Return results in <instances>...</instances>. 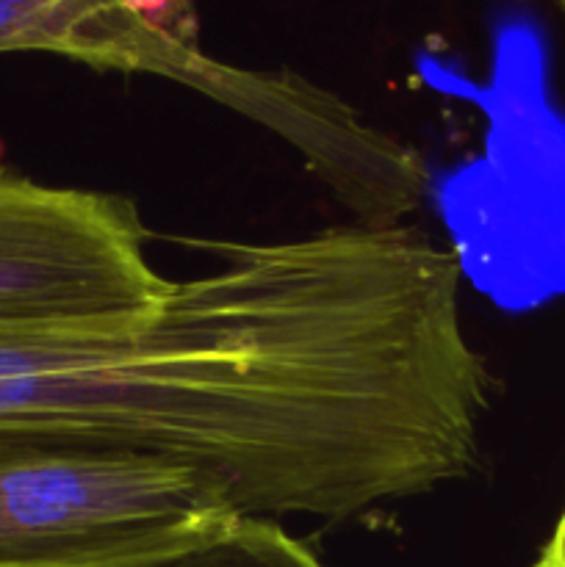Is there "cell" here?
I'll return each instance as SVG.
<instances>
[{"label": "cell", "instance_id": "8992f818", "mask_svg": "<svg viewBox=\"0 0 565 567\" xmlns=\"http://www.w3.org/2000/svg\"><path fill=\"white\" fill-rule=\"evenodd\" d=\"M535 567H565V509H563V515H559V520H557V526H554L548 543L543 546Z\"/></svg>", "mask_w": 565, "mask_h": 567}, {"label": "cell", "instance_id": "52a82bcc", "mask_svg": "<svg viewBox=\"0 0 565 567\" xmlns=\"http://www.w3.org/2000/svg\"><path fill=\"white\" fill-rule=\"evenodd\" d=\"M554 3H557L559 11H563V14H565V0H554Z\"/></svg>", "mask_w": 565, "mask_h": 567}, {"label": "cell", "instance_id": "ba28073f", "mask_svg": "<svg viewBox=\"0 0 565 567\" xmlns=\"http://www.w3.org/2000/svg\"><path fill=\"white\" fill-rule=\"evenodd\" d=\"M0 161H3V153H0ZM0 175H3V169H0Z\"/></svg>", "mask_w": 565, "mask_h": 567}, {"label": "cell", "instance_id": "5b68a950", "mask_svg": "<svg viewBox=\"0 0 565 567\" xmlns=\"http://www.w3.org/2000/svg\"><path fill=\"white\" fill-rule=\"evenodd\" d=\"M127 3L150 28L188 48H199V20L194 0H127Z\"/></svg>", "mask_w": 565, "mask_h": 567}, {"label": "cell", "instance_id": "3957f363", "mask_svg": "<svg viewBox=\"0 0 565 567\" xmlns=\"http://www.w3.org/2000/svg\"><path fill=\"white\" fill-rule=\"evenodd\" d=\"M0 53H55L97 70L170 78L258 122L291 147L321 120V89L288 70L216 61L150 28L127 0H0Z\"/></svg>", "mask_w": 565, "mask_h": 567}, {"label": "cell", "instance_id": "6da1fadb", "mask_svg": "<svg viewBox=\"0 0 565 567\" xmlns=\"http://www.w3.org/2000/svg\"><path fill=\"white\" fill-rule=\"evenodd\" d=\"M238 518L164 460L0 430V567H72L194 540Z\"/></svg>", "mask_w": 565, "mask_h": 567}, {"label": "cell", "instance_id": "277c9868", "mask_svg": "<svg viewBox=\"0 0 565 567\" xmlns=\"http://www.w3.org/2000/svg\"><path fill=\"white\" fill-rule=\"evenodd\" d=\"M72 567H327L277 520L238 515L194 540L133 557Z\"/></svg>", "mask_w": 565, "mask_h": 567}, {"label": "cell", "instance_id": "7a4b0ae2", "mask_svg": "<svg viewBox=\"0 0 565 567\" xmlns=\"http://www.w3.org/2000/svg\"><path fill=\"white\" fill-rule=\"evenodd\" d=\"M172 286L150 264L133 199L0 175L3 330L138 313Z\"/></svg>", "mask_w": 565, "mask_h": 567}]
</instances>
